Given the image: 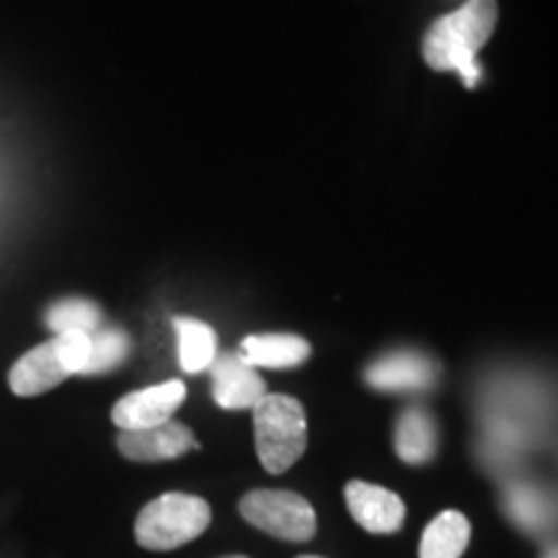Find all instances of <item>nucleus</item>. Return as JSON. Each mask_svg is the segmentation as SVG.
<instances>
[{"mask_svg": "<svg viewBox=\"0 0 558 558\" xmlns=\"http://www.w3.org/2000/svg\"><path fill=\"white\" fill-rule=\"evenodd\" d=\"M226 558H246V556H226Z\"/></svg>", "mask_w": 558, "mask_h": 558, "instance_id": "nucleus-19", "label": "nucleus"}, {"mask_svg": "<svg viewBox=\"0 0 558 558\" xmlns=\"http://www.w3.org/2000/svg\"><path fill=\"white\" fill-rule=\"evenodd\" d=\"M130 354V337L120 329H99L90 333V357L83 375L109 373Z\"/></svg>", "mask_w": 558, "mask_h": 558, "instance_id": "nucleus-16", "label": "nucleus"}, {"mask_svg": "<svg viewBox=\"0 0 558 558\" xmlns=\"http://www.w3.org/2000/svg\"><path fill=\"white\" fill-rule=\"evenodd\" d=\"M396 456L409 465H424L437 456V424L427 409H407L396 422Z\"/></svg>", "mask_w": 558, "mask_h": 558, "instance_id": "nucleus-12", "label": "nucleus"}, {"mask_svg": "<svg viewBox=\"0 0 558 558\" xmlns=\"http://www.w3.org/2000/svg\"><path fill=\"white\" fill-rule=\"evenodd\" d=\"M179 333V362L184 373L197 375L218 357V333L197 318H173Z\"/></svg>", "mask_w": 558, "mask_h": 558, "instance_id": "nucleus-14", "label": "nucleus"}, {"mask_svg": "<svg viewBox=\"0 0 558 558\" xmlns=\"http://www.w3.org/2000/svg\"><path fill=\"white\" fill-rule=\"evenodd\" d=\"M365 380L378 390H424L437 380V365L418 352H390L378 362H373L365 373Z\"/></svg>", "mask_w": 558, "mask_h": 558, "instance_id": "nucleus-10", "label": "nucleus"}, {"mask_svg": "<svg viewBox=\"0 0 558 558\" xmlns=\"http://www.w3.org/2000/svg\"><path fill=\"white\" fill-rule=\"evenodd\" d=\"M90 333H58L45 344L29 349L9 373V386L21 399L58 388L70 375L86 373Z\"/></svg>", "mask_w": 558, "mask_h": 558, "instance_id": "nucleus-3", "label": "nucleus"}, {"mask_svg": "<svg viewBox=\"0 0 558 558\" xmlns=\"http://www.w3.org/2000/svg\"><path fill=\"white\" fill-rule=\"evenodd\" d=\"M243 520L275 538L305 543L316 535L318 520L311 501L282 488H256L241 499Z\"/></svg>", "mask_w": 558, "mask_h": 558, "instance_id": "nucleus-5", "label": "nucleus"}, {"mask_svg": "<svg viewBox=\"0 0 558 558\" xmlns=\"http://www.w3.org/2000/svg\"><path fill=\"white\" fill-rule=\"evenodd\" d=\"M213 522V509L194 494H160L143 507L135 522V538L148 550H173L186 546Z\"/></svg>", "mask_w": 558, "mask_h": 558, "instance_id": "nucleus-4", "label": "nucleus"}, {"mask_svg": "<svg viewBox=\"0 0 558 558\" xmlns=\"http://www.w3.org/2000/svg\"><path fill=\"white\" fill-rule=\"evenodd\" d=\"M117 448L128 460L135 463H160V460L181 458L184 452L197 448L190 427L179 422H166L160 427L137 429V432H120Z\"/></svg>", "mask_w": 558, "mask_h": 558, "instance_id": "nucleus-9", "label": "nucleus"}, {"mask_svg": "<svg viewBox=\"0 0 558 558\" xmlns=\"http://www.w3.org/2000/svg\"><path fill=\"white\" fill-rule=\"evenodd\" d=\"M543 558H558V546H550L546 554H543Z\"/></svg>", "mask_w": 558, "mask_h": 558, "instance_id": "nucleus-17", "label": "nucleus"}, {"mask_svg": "<svg viewBox=\"0 0 558 558\" xmlns=\"http://www.w3.org/2000/svg\"><path fill=\"white\" fill-rule=\"evenodd\" d=\"M298 558H324V556H298Z\"/></svg>", "mask_w": 558, "mask_h": 558, "instance_id": "nucleus-18", "label": "nucleus"}, {"mask_svg": "<svg viewBox=\"0 0 558 558\" xmlns=\"http://www.w3.org/2000/svg\"><path fill=\"white\" fill-rule=\"evenodd\" d=\"M251 411H254L256 452L264 469L275 476L292 469L308 445V418L303 403L292 396L267 393Z\"/></svg>", "mask_w": 558, "mask_h": 558, "instance_id": "nucleus-2", "label": "nucleus"}, {"mask_svg": "<svg viewBox=\"0 0 558 558\" xmlns=\"http://www.w3.org/2000/svg\"><path fill=\"white\" fill-rule=\"evenodd\" d=\"M47 326L58 333H94L101 329V308L90 300L68 298L47 311Z\"/></svg>", "mask_w": 558, "mask_h": 558, "instance_id": "nucleus-15", "label": "nucleus"}, {"mask_svg": "<svg viewBox=\"0 0 558 558\" xmlns=\"http://www.w3.org/2000/svg\"><path fill=\"white\" fill-rule=\"evenodd\" d=\"M209 373H213V399L220 409H254L267 396V383L241 352L215 357Z\"/></svg>", "mask_w": 558, "mask_h": 558, "instance_id": "nucleus-8", "label": "nucleus"}, {"mask_svg": "<svg viewBox=\"0 0 558 558\" xmlns=\"http://www.w3.org/2000/svg\"><path fill=\"white\" fill-rule=\"evenodd\" d=\"M497 0H465L458 11L437 19L424 34L422 54L429 68L452 70L469 88L481 81L476 54L497 29Z\"/></svg>", "mask_w": 558, "mask_h": 558, "instance_id": "nucleus-1", "label": "nucleus"}, {"mask_svg": "<svg viewBox=\"0 0 558 558\" xmlns=\"http://www.w3.org/2000/svg\"><path fill=\"white\" fill-rule=\"evenodd\" d=\"M349 514L360 527L373 535L399 533L407 520V505L399 494L388 488L367 484V481H349L344 488Z\"/></svg>", "mask_w": 558, "mask_h": 558, "instance_id": "nucleus-7", "label": "nucleus"}, {"mask_svg": "<svg viewBox=\"0 0 558 558\" xmlns=\"http://www.w3.org/2000/svg\"><path fill=\"white\" fill-rule=\"evenodd\" d=\"M186 399V386L181 380H166L158 386L135 390L120 399L111 409V422L122 432H137L160 427L171 422L177 411Z\"/></svg>", "mask_w": 558, "mask_h": 558, "instance_id": "nucleus-6", "label": "nucleus"}, {"mask_svg": "<svg viewBox=\"0 0 558 558\" xmlns=\"http://www.w3.org/2000/svg\"><path fill=\"white\" fill-rule=\"evenodd\" d=\"M241 354L254 367L288 369L308 360L311 344L295 333H256L243 339Z\"/></svg>", "mask_w": 558, "mask_h": 558, "instance_id": "nucleus-11", "label": "nucleus"}, {"mask_svg": "<svg viewBox=\"0 0 558 558\" xmlns=\"http://www.w3.org/2000/svg\"><path fill=\"white\" fill-rule=\"evenodd\" d=\"M471 541V522L463 512L448 509L437 514L424 530L418 558H460Z\"/></svg>", "mask_w": 558, "mask_h": 558, "instance_id": "nucleus-13", "label": "nucleus"}]
</instances>
